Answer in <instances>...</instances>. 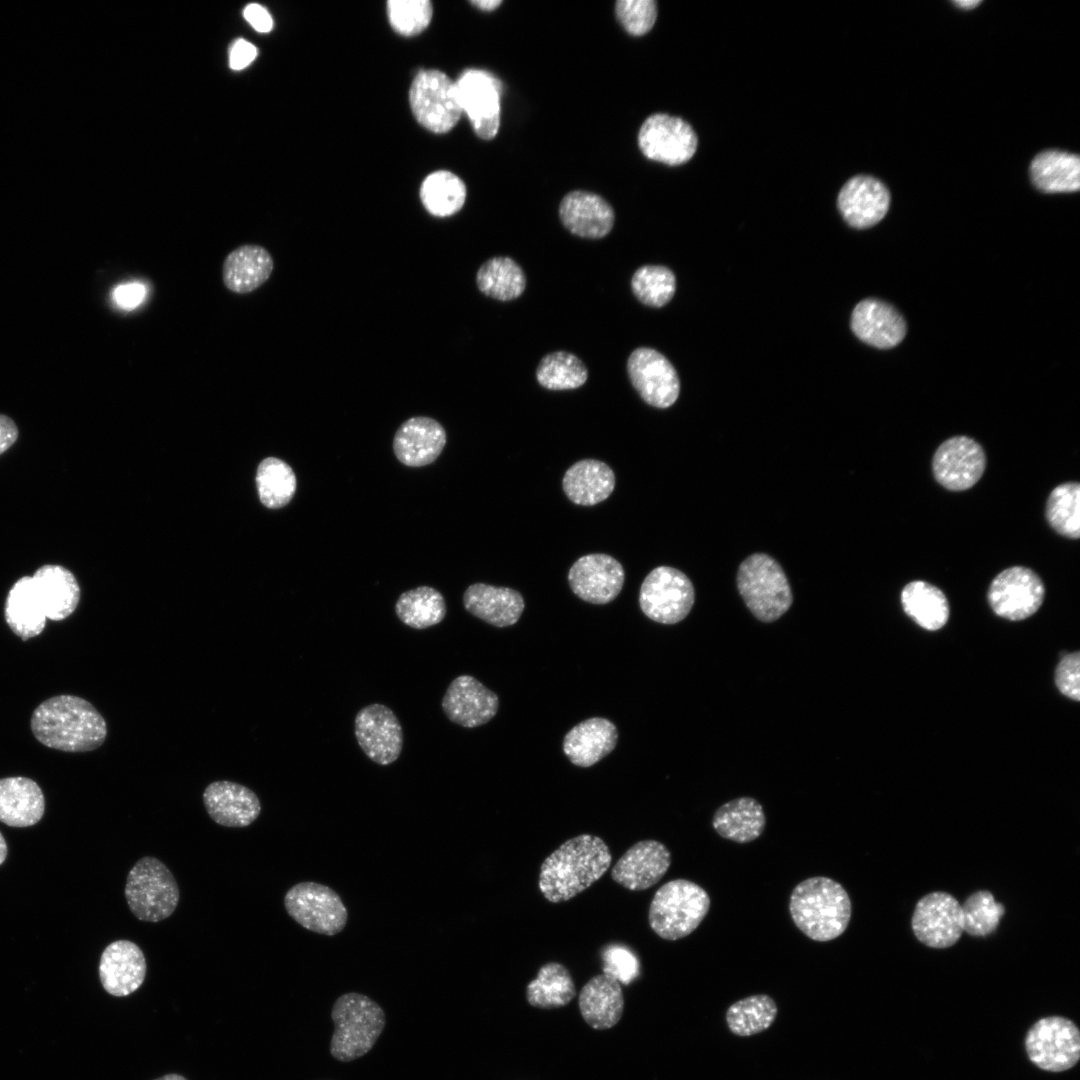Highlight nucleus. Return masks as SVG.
Masks as SVG:
<instances>
[{
    "label": "nucleus",
    "instance_id": "79ce46f5",
    "mask_svg": "<svg viewBox=\"0 0 1080 1080\" xmlns=\"http://www.w3.org/2000/svg\"><path fill=\"white\" fill-rule=\"evenodd\" d=\"M466 194L464 182L446 170L429 174L420 187V199L424 208L436 217L456 214L463 207Z\"/></svg>",
    "mask_w": 1080,
    "mask_h": 1080
},
{
    "label": "nucleus",
    "instance_id": "13d9d810",
    "mask_svg": "<svg viewBox=\"0 0 1080 1080\" xmlns=\"http://www.w3.org/2000/svg\"><path fill=\"white\" fill-rule=\"evenodd\" d=\"M18 437V428L14 421L0 414V454L10 448Z\"/></svg>",
    "mask_w": 1080,
    "mask_h": 1080
},
{
    "label": "nucleus",
    "instance_id": "f704fd0d",
    "mask_svg": "<svg viewBox=\"0 0 1080 1080\" xmlns=\"http://www.w3.org/2000/svg\"><path fill=\"white\" fill-rule=\"evenodd\" d=\"M712 826L722 838L744 844L761 836L766 826V816L756 799L739 797L724 803L715 811Z\"/></svg>",
    "mask_w": 1080,
    "mask_h": 1080
},
{
    "label": "nucleus",
    "instance_id": "bf43d9fd",
    "mask_svg": "<svg viewBox=\"0 0 1080 1080\" xmlns=\"http://www.w3.org/2000/svg\"><path fill=\"white\" fill-rule=\"evenodd\" d=\"M471 4L483 11H492L502 4L501 0H476L471 1Z\"/></svg>",
    "mask_w": 1080,
    "mask_h": 1080
},
{
    "label": "nucleus",
    "instance_id": "680f3d73",
    "mask_svg": "<svg viewBox=\"0 0 1080 1080\" xmlns=\"http://www.w3.org/2000/svg\"><path fill=\"white\" fill-rule=\"evenodd\" d=\"M7 856V844L0 832V865L4 862Z\"/></svg>",
    "mask_w": 1080,
    "mask_h": 1080
},
{
    "label": "nucleus",
    "instance_id": "473e14b6",
    "mask_svg": "<svg viewBox=\"0 0 1080 1080\" xmlns=\"http://www.w3.org/2000/svg\"><path fill=\"white\" fill-rule=\"evenodd\" d=\"M42 601L46 618L61 621L70 616L80 600V587L75 576L59 565H44L32 576Z\"/></svg>",
    "mask_w": 1080,
    "mask_h": 1080
},
{
    "label": "nucleus",
    "instance_id": "5fc2aeb1",
    "mask_svg": "<svg viewBox=\"0 0 1080 1080\" xmlns=\"http://www.w3.org/2000/svg\"><path fill=\"white\" fill-rule=\"evenodd\" d=\"M145 296V287L140 283L123 284L113 291L114 301L123 309L131 310L140 305Z\"/></svg>",
    "mask_w": 1080,
    "mask_h": 1080
},
{
    "label": "nucleus",
    "instance_id": "bb28decb",
    "mask_svg": "<svg viewBox=\"0 0 1080 1080\" xmlns=\"http://www.w3.org/2000/svg\"><path fill=\"white\" fill-rule=\"evenodd\" d=\"M446 433L442 425L425 416L412 417L397 429L393 450L397 459L410 467L432 463L442 452Z\"/></svg>",
    "mask_w": 1080,
    "mask_h": 1080
},
{
    "label": "nucleus",
    "instance_id": "c85d7f7f",
    "mask_svg": "<svg viewBox=\"0 0 1080 1080\" xmlns=\"http://www.w3.org/2000/svg\"><path fill=\"white\" fill-rule=\"evenodd\" d=\"M618 731L608 719L593 717L575 725L563 739V752L579 767H590L616 747Z\"/></svg>",
    "mask_w": 1080,
    "mask_h": 1080
},
{
    "label": "nucleus",
    "instance_id": "f03ea898",
    "mask_svg": "<svg viewBox=\"0 0 1080 1080\" xmlns=\"http://www.w3.org/2000/svg\"><path fill=\"white\" fill-rule=\"evenodd\" d=\"M612 855L598 836L568 839L541 864L539 889L552 903L568 901L589 888L608 870Z\"/></svg>",
    "mask_w": 1080,
    "mask_h": 1080
},
{
    "label": "nucleus",
    "instance_id": "6e6d98bb",
    "mask_svg": "<svg viewBox=\"0 0 1080 1080\" xmlns=\"http://www.w3.org/2000/svg\"><path fill=\"white\" fill-rule=\"evenodd\" d=\"M257 48L244 39L235 40L229 49V65L233 70H242L256 58Z\"/></svg>",
    "mask_w": 1080,
    "mask_h": 1080
},
{
    "label": "nucleus",
    "instance_id": "a878e982",
    "mask_svg": "<svg viewBox=\"0 0 1080 1080\" xmlns=\"http://www.w3.org/2000/svg\"><path fill=\"white\" fill-rule=\"evenodd\" d=\"M851 329L863 342L888 349L899 344L906 334L903 317L891 305L878 299L859 302L851 315Z\"/></svg>",
    "mask_w": 1080,
    "mask_h": 1080
},
{
    "label": "nucleus",
    "instance_id": "4468645a",
    "mask_svg": "<svg viewBox=\"0 0 1080 1080\" xmlns=\"http://www.w3.org/2000/svg\"><path fill=\"white\" fill-rule=\"evenodd\" d=\"M911 926L924 945L936 949L951 947L964 931L961 904L949 893L931 892L917 902Z\"/></svg>",
    "mask_w": 1080,
    "mask_h": 1080
},
{
    "label": "nucleus",
    "instance_id": "39448f33",
    "mask_svg": "<svg viewBox=\"0 0 1080 1080\" xmlns=\"http://www.w3.org/2000/svg\"><path fill=\"white\" fill-rule=\"evenodd\" d=\"M709 909L710 897L704 888L687 879H674L655 892L648 921L659 937L675 941L696 930Z\"/></svg>",
    "mask_w": 1080,
    "mask_h": 1080
},
{
    "label": "nucleus",
    "instance_id": "6e6552de",
    "mask_svg": "<svg viewBox=\"0 0 1080 1080\" xmlns=\"http://www.w3.org/2000/svg\"><path fill=\"white\" fill-rule=\"evenodd\" d=\"M409 101L418 123L437 134L450 131L463 113L456 83L435 69L417 73L410 86Z\"/></svg>",
    "mask_w": 1080,
    "mask_h": 1080
},
{
    "label": "nucleus",
    "instance_id": "e2e57ef3",
    "mask_svg": "<svg viewBox=\"0 0 1080 1080\" xmlns=\"http://www.w3.org/2000/svg\"><path fill=\"white\" fill-rule=\"evenodd\" d=\"M155 1080H187V1079L184 1078L183 1076L179 1075V1074L171 1073V1074L164 1075V1076H162L160 1078H157Z\"/></svg>",
    "mask_w": 1080,
    "mask_h": 1080
},
{
    "label": "nucleus",
    "instance_id": "393cba45",
    "mask_svg": "<svg viewBox=\"0 0 1080 1080\" xmlns=\"http://www.w3.org/2000/svg\"><path fill=\"white\" fill-rule=\"evenodd\" d=\"M560 220L572 234L589 239L605 237L612 230L615 214L601 196L587 191L566 194L559 205Z\"/></svg>",
    "mask_w": 1080,
    "mask_h": 1080
},
{
    "label": "nucleus",
    "instance_id": "412c9836",
    "mask_svg": "<svg viewBox=\"0 0 1080 1080\" xmlns=\"http://www.w3.org/2000/svg\"><path fill=\"white\" fill-rule=\"evenodd\" d=\"M671 865V853L661 842L641 840L632 845L616 862L612 879L631 891L651 888L665 875Z\"/></svg>",
    "mask_w": 1080,
    "mask_h": 1080
},
{
    "label": "nucleus",
    "instance_id": "c9c22d12",
    "mask_svg": "<svg viewBox=\"0 0 1080 1080\" xmlns=\"http://www.w3.org/2000/svg\"><path fill=\"white\" fill-rule=\"evenodd\" d=\"M4 616L13 633L24 641L43 631L47 618L32 576H24L13 584L6 598Z\"/></svg>",
    "mask_w": 1080,
    "mask_h": 1080
},
{
    "label": "nucleus",
    "instance_id": "423d86ee",
    "mask_svg": "<svg viewBox=\"0 0 1080 1080\" xmlns=\"http://www.w3.org/2000/svg\"><path fill=\"white\" fill-rule=\"evenodd\" d=\"M736 583L747 608L761 622L778 620L793 603L792 590L782 567L767 554L748 556L738 568Z\"/></svg>",
    "mask_w": 1080,
    "mask_h": 1080
},
{
    "label": "nucleus",
    "instance_id": "72a5a7b5",
    "mask_svg": "<svg viewBox=\"0 0 1080 1080\" xmlns=\"http://www.w3.org/2000/svg\"><path fill=\"white\" fill-rule=\"evenodd\" d=\"M563 491L577 505L592 506L606 500L615 488L613 470L596 459H583L565 472Z\"/></svg>",
    "mask_w": 1080,
    "mask_h": 1080
},
{
    "label": "nucleus",
    "instance_id": "09e8293b",
    "mask_svg": "<svg viewBox=\"0 0 1080 1080\" xmlns=\"http://www.w3.org/2000/svg\"><path fill=\"white\" fill-rule=\"evenodd\" d=\"M961 909L963 930L976 937H984L994 932L1005 913L1003 904L996 902L993 894L986 890H979L968 896Z\"/></svg>",
    "mask_w": 1080,
    "mask_h": 1080
},
{
    "label": "nucleus",
    "instance_id": "f257e3e1",
    "mask_svg": "<svg viewBox=\"0 0 1080 1080\" xmlns=\"http://www.w3.org/2000/svg\"><path fill=\"white\" fill-rule=\"evenodd\" d=\"M31 730L44 746L65 752L95 750L107 736L103 716L75 695H57L39 704L31 716Z\"/></svg>",
    "mask_w": 1080,
    "mask_h": 1080
},
{
    "label": "nucleus",
    "instance_id": "49530a36",
    "mask_svg": "<svg viewBox=\"0 0 1080 1080\" xmlns=\"http://www.w3.org/2000/svg\"><path fill=\"white\" fill-rule=\"evenodd\" d=\"M259 497L266 507L277 509L290 502L296 491V476L284 461L269 457L257 470Z\"/></svg>",
    "mask_w": 1080,
    "mask_h": 1080
},
{
    "label": "nucleus",
    "instance_id": "a18cd8bd",
    "mask_svg": "<svg viewBox=\"0 0 1080 1080\" xmlns=\"http://www.w3.org/2000/svg\"><path fill=\"white\" fill-rule=\"evenodd\" d=\"M1046 519L1061 536L1069 539L1080 537V485L1065 482L1056 486L1046 503Z\"/></svg>",
    "mask_w": 1080,
    "mask_h": 1080
},
{
    "label": "nucleus",
    "instance_id": "2f4dec72",
    "mask_svg": "<svg viewBox=\"0 0 1080 1080\" xmlns=\"http://www.w3.org/2000/svg\"><path fill=\"white\" fill-rule=\"evenodd\" d=\"M45 798L39 785L27 777L0 779V822L12 827H28L44 814Z\"/></svg>",
    "mask_w": 1080,
    "mask_h": 1080
},
{
    "label": "nucleus",
    "instance_id": "3c124183",
    "mask_svg": "<svg viewBox=\"0 0 1080 1080\" xmlns=\"http://www.w3.org/2000/svg\"><path fill=\"white\" fill-rule=\"evenodd\" d=\"M618 21L633 36L649 32L657 19L654 0H619L615 4Z\"/></svg>",
    "mask_w": 1080,
    "mask_h": 1080
},
{
    "label": "nucleus",
    "instance_id": "a211bd4d",
    "mask_svg": "<svg viewBox=\"0 0 1080 1080\" xmlns=\"http://www.w3.org/2000/svg\"><path fill=\"white\" fill-rule=\"evenodd\" d=\"M455 83L462 112L468 116L474 132L484 140L494 138L500 127L498 80L486 71L469 69Z\"/></svg>",
    "mask_w": 1080,
    "mask_h": 1080
},
{
    "label": "nucleus",
    "instance_id": "7c9ffc66",
    "mask_svg": "<svg viewBox=\"0 0 1080 1080\" xmlns=\"http://www.w3.org/2000/svg\"><path fill=\"white\" fill-rule=\"evenodd\" d=\"M274 261L269 251L256 244H245L232 250L222 264L224 286L236 294H248L262 286L271 276Z\"/></svg>",
    "mask_w": 1080,
    "mask_h": 1080
},
{
    "label": "nucleus",
    "instance_id": "4d7b16f0",
    "mask_svg": "<svg viewBox=\"0 0 1080 1080\" xmlns=\"http://www.w3.org/2000/svg\"><path fill=\"white\" fill-rule=\"evenodd\" d=\"M244 18L258 32L268 33L273 28V19L265 7L257 3L247 5L243 11Z\"/></svg>",
    "mask_w": 1080,
    "mask_h": 1080
},
{
    "label": "nucleus",
    "instance_id": "20e7f679",
    "mask_svg": "<svg viewBox=\"0 0 1080 1080\" xmlns=\"http://www.w3.org/2000/svg\"><path fill=\"white\" fill-rule=\"evenodd\" d=\"M334 1031L330 1054L340 1062H350L367 1054L382 1034L385 1012L370 997L348 992L339 996L331 1010Z\"/></svg>",
    "mask_w": 1080,
    "mask_h": 1080
},
{
    "label": "nucleus",
    "instance_id": "864d4df0",
    "mask_svg": "<svg viewBox=\"0 0 1080 1080\" xmlns=\"http://www.w3.org/2000/svg\"><path fill=\"white\" fill-rule=\"evenodd\" d=\"M1080 653L1074 652L1063 656L1056 668L1055 683L1059 691L1068 698L1080 700Z\"/></svg>",
    "mask_w": 1080,
    "mask_h": 1080
},
{
    "label": "nucleus",
    "instance_id": "a19ab883",
    "mask_svg": "<svg viewBox=\"0 0 1080 1080\" xmlns=\"http://www.w3.org/2000/svg\"><path fill=\"white\" fill-rule=\"evenodd\" d=\"M443 595L429 586H420L400 595L395 604L399 620L414 629H427L439 624L446 616Z\"/></svg>",
    "mask_w": 1080,
    "mask_h": 1080
},
{
    "label": "nucleus",
    "instance_id": "b1692460",
    "mask_svg": "<svg viewBox=\"0 0 1080 1080\" xmlns=\"http://www.w3.org/2000/svg\"><path fill=\"white\" fill-rule=\"evenodd\" d=\"M202 798L209 817L221 826L246 827L261 813V803L255 792L236 782H212L204 789Z\"/></svg>",
    "mask_w": 1080,
    "mask_h": 1080
},
{
    "label": "nucleus",
    "instance_id": "052dcab7",
    "mask_svg": "<svg viewBox=\"0 0 1080 1080\" xmlns=\"http://www.w3.org/2000/svg\"><path fill=\"white\" fill-rule=\"evenodd\" d=\"M954 3L957 6H960L961 8L971 9V8H974L975 6H977L978 4H980L981 1L980 0H958V1H954Z\"/></svg>",
    "mask_w": 1080,
    "mask_h": 1080
},
{
    "label": "nucleus",
    "instance_id": "9d476101",
    "mask_svg": "<svg viewBox=\"0 0 1080 1080\" xmlns=\"http://www.w3.org/2000/svg\"><path fill=\"white\" fill-rule=\"evenodd\" d=\"M695 601L692 582L680 570L659 566L643 580L639 592L642 612L661 624H676L691 611Z\"/></svg>",
    "mask_w": 1080,
    "mask_h": 1080
},
{
    "label": "nucleus",
    "instance_id": "ddd939ff",
    "mask_svg": "<svg viewBox=\"0 0 1080 1080\" xmlns=\"http://www.w3.org/2000/svg\"><path fill=\"white\" fill-rule=\"evenodd\" d=\"M638 145L648 159L677 166L693 157L697 148V136L690 124L683 119L656 113L641 125Z\"/></svg>",
    "mask_w": 1080,
    "mask_h": 1080
},
{
    "label": "nucleus",
    "instance_id": "c756f323",
    "mask_svg": "<svg viewBox=\"0 0 1080 1080\" xmlns=\"http://www.w3.org/2000/svg\"><path fill=\"white\" fill-rule=\"evenodd\" d=\"M624 1004L620 982L604 973L592 977L578 996L582 1018L596 1030L615 1026L622 1017Z\"/></svg>",
    "mask_w": 1080,
    "mask_h": 1080
},
{
    "label": "nucleus",
    "instance_id": "5701e85b",
    "mask_svg": "<svg viewBox=\"0 0 1080 1080\" xmlns=\"http://www.w3.org/2000/svg\"><path fill=\"white\" fill-rule=\"evenodd\" d=\"M837 204L842 217L850 226L864 229L877 224L886 215L890 194L878 179L858 175L844 184Z\"/></svg>",
    "mask_w": 1080,
    "mask_h": 1080
},
{
    "label": "nucleus",
    "instance_id": "0eeeda50",
    "mask_svg": "<svg viewBox=\"0 0 1080 1080\" xmlns=\"http://www.w3.org/2000/svg\"><path fill=\"white\" fill-rule=\"evenodd\" d=\"M125 897L137 919L156 923L173 914L180 891L174 875L162 861L144 856L128 872Z\"/></svg>",
    "mask_w": 1080,
    "mask_h": 1080
},
{
    "label": "nucleus",
    "instance_id": "4c0bfd02",
    "mask_svg": "<svg viewBox=\"0 0 1080 1080\" xmlns=\"http://www.w3.org/2000/svg\"><path fill=\"white\" fill-rule=\"evenodd\" d=\"M901 603L904 612L926 630H939L948 621L950 611L945 594L928 582L908 583L901 592Z\"/></svg>",
    "mask_w": 1080,
    "mask_h": 1080
},
{
    "label": "nucleus",
    "instance_id": "1a4fd4ad",
    "mask_svg": "<svg viewBox=\"0 0 1080 1080\" xmlns=\"http://www.w3.org/2000/svg\"><path fill=\"white\" fill-rule=\"evenodd\" d=\"M288 915L304 929L326 936L344 930L348 911L341 897L329 886L313 881L293 885L284 896Z\"/></svg>",
    "mask_w": 1080,
    "mask_h": 1080
},
{
    "label": "nucleus",
    "instance_id": "c03bdc74",
    "mask_svg": "<svg viewBox=\"0 0 1080 1080\" xmlns=\"http://www.w3.org/2000/svg\"><path fill=\"white\" fill-rule=\"evenodd\" d=\"M588 378L585 364L576 355L556 351L545 355L536 369L538 383L548 390H571L582 386Z\"/></svg>",
    "mask_w": 1080,
    "mask_h": 1080
},
{
    "label": "nucleus",
    "instance_id": "603ef678",
    "mask_svg": "<svg viewBox=\"0 0 1080 1080\" xmlns=\"http://www.w3.org/2000/svg\"><path fill=\"white\" fill-rule=\"evenodd\" d=\"M603 973L620 983L628 985L640 974V963L636 955L627 947L613 944L602 953Z\"/></svg>",
    "mask_w": 1080,
    "mask_h": 1080
},
{
    "label": "nucleus",
    "instance_id": "de8ad7c7",
    "mask_svg": "<svg viewBox=\"0 0 1080 1080\" xmlns=\"http://www.w3.org/2000/svg\"><path fill=\"white\" fill-rule=\"evenodd\" d=\"M631 288L642 304L659 308L666 305L674 296L676 278L674 273L665 266L644 265L634 272Z\"/></svg>",
    "mask_w": 1080,
    "mask_h": 1080
},
{
    "label": "nucleus",
    "instance_id": "37998d69",
    "mask_svg": "<svg viewBox=\"0 0 1080 1080\" xmlns=\"http://www.w3.org/2000/svg\"><path fill=\"white\" fill-rule=\"evenodd\" d=\"M777 1013V1004L772 997L756 994L730 1005L725 1019L731 1033L748 1037L767 1030L775 1021Z\"/></svg>",
    "mask_w": 1080,
    "mask_h": 1080
},
{
    "label": "nucleus",
    "instance_id": "f3484780",
    "mask_svg": "<svg viewBox=\"0 0 1080 1080\" xmlns=\"http://www.w3.org/2000/svg\"><path fill=\"white\" fill-rule=\"evenodd\" d=\"M357 742L374 763L389 765L400 756L403 731L395 713L384 704L373 703L360 709L354 720Z\"/></svg>",
    "mask_w": 1080,
    "mask_h": 1080
},
{
    "label": "nucleus",
    "instance_id": "9b49d317",
    "mask_svg": "<svg viewBox=\"0 0 1080 1080\" xmlns=\"http://www.w3.org/2000/svg\"><path fill=\"white\" fill-rule=\"evenodd\" d=\"M1025 1049L1030 1061L1042 1070H1069L1080 1058L1079 1029L1065 1017L1041 1018L1028 1030Z\"/></svg>",
    "mask_w": 1080,
    "mask_h": 1080
},
{
    "label": "nucleus",
    "instance_id": "e433bc0d",
    "mask_svg": "<svg viewBox=\"0 0 1080 1080\" xmlns=\"http://www.w3.org/2000/svg\"><path fill=\"white\" fill-rule=\"evenodd\" d=\"M1033 184L1046 193L1074 192L1080 188V158L1060 150L1037 154L1030 165Z\"/></svg>",
    "mask_w": 1080,
    "mask_h": 1080
},
{
    "label": "nucleus",
    "instance_id": "7ed1b4c3",
    "mask_svg": "<svg viewBox=\"0 0 1080 1080\" xmlns=\"http://www.w3.org/2000/svg\"><path fill=\"white\" fill-rule=\"evenodd\" d=\"M789 912L796 927L808 938L827 942L842 935L851 919L852 905L845 888L835 880L816 876L792 890Z\"/></svg>",
    "mask_w": 1080,
    "mask_h": 1080
},
{
    "label": "nucleus",
    "instance_id": "aec40b11",
    "mask_svg": "<svg viewBox=\"0 0 1080 1080\" xmlns=\"http://www.w3.org/2000/svg\"><path fill=\"white\" fill-rule=\"evenodd\" d=\"M441 707L451 722L465 728L488 723L499 708L498 696L470 675H460L448 685Z\"/></svg>",
    "mask_w": 1080,
    "mask_h": 1080
},
{
    "label": "nucleus",
    "instance_id": "6ab92c4d",
    "mask_svg": "<svg viewBox=\"0 0 1080 1080\" xmlns=\"http://www.w3.org/2000/svg\"><path fill=\"white\" fill-rule=\"evenodd\" d=\"M625 581L622 564L604 553H593L577 559L568 572L572 592L592 604H607L621 592Z\"/></svg>",
    "mask_w": 1080,
    "mask_h": 1080
},
{
    "label": "nucleus",
    "instance_id": "dca6fc26",
    "mask_svg": "<svg viewBox=\"0 0 1080 1080\" xmlns=\"http://www.w3.org/2000/svg\"><path fill=\"white\" fill-rule=\"evenodd\" d=\"M986 468L982 446L968 436H954L940 444L932 459L935 480L951 491L974 486Z\"/></svg>",
    "mask_w": 1080,
    "mask_h": 1080
},
{
    "label": "nucleus",
    "instance_id": "2eb2a0df",
    "mask_svg": "<svg viewBox=\"0 0 1080 1080\" xmlns=\"http://www.w3.org/2000/svg\"><path fill=\"white\" fill-rule=\"evenodd\" d=\"M627 373L635 390L650 406L668 408L679 396L680 381L675 368L652 348L633 350L627 360Z\"/></svg>",
    "mask_w": 1080,
    "mask_h": 1080
},
{
    "label": "nucleus",
    "instance_id": "4be33fe9",
    "mask_svg": "<svg viewBox=\"0 0 1080 1080\" xmlns=\"http://www.w3.org/2000/svg\"><path fill=\"white\" fill-rule=\"evenodd\" d=\"M147 970L141 948L129 940L110 943L102 952L99 978L104 990L115 997L135 992L144 982Z\"/></svg>",
    "mask_w": 1080,
    "mask_h": 1080
},
{
    "label": "nucleus",
    "instance_id": "ea45409f",
    "mask_svg": "<svg viewBox=\"0 0 1080 1080\" xmlns=\"http://www.w3.org/2000/svg\"><path fill=\"white\" fill-rule=\"evenodd\" d=\"M478 289L486 296L510 301L519 297L526 287V277L512 258L493 257L485 261L477 271Z\"/></svg>",
    "mask_w": 1080,
    "mask_h": 1080
},
{
    "label": "nucleus",
    "instance_id": "f8f14e48",
    "mask_svg": "<svg viewBox=\"0 0 1080 1080\" xmlns=\"http://www.w3.org/2000/svg\"><path fill=\"white\" fill-rule=\"evenodd\" d=\"M1044 595L1045 587L1038 574L1027 567L1013 566L992 580L987 599L996 615L1020 621L1040 608Z\"/></svg>",
    "mask_w": 1080,
    "mask_h": 1080
},
{
    "label": "nucleus",
    "instance_id": "cd10ccee",
    "mask_svg": "<svg viewBox=\"0 0 1080 1080\" xmlns=\"http://www.w3.org/2000/svg\"><path fill=\"white\" fill-rule=\"evenodd\" d=\"M463 605L473 616L499 628L514 625L525 608L518 591L485 583L470 585L463 594Z\"/></svg>",
    "mask_w": 1080,
    "mask_h": 1080
},
{
    "label": "nucleus",
    "instance_id": "8fccbe9b",
    "mask_svg": "<svg viewBox=\"0 0 1080 1080\" xmlns=\"http://www.w3.org/2000/svg\"><path fill=\"white\" fill-rule=\"evenodd\" d=\"M387 15L397 33L410 37L427 28L433 7L429 0H390L387 2Z\"/></svg>",
    "mask_w": 1080,
    "mask_h": 1080
},
{
    "label": "nucleus",
    "instance_id": "58836bf2",
    "mask_svg": "<svg viewBox=\"0 0 1080 1080\" xmlns=\"http://www.w3.org/2000/svg\"><path fill=\"white\" fill-rule=\"evenodd\" d=\"M576 996V988L569 970L559 962L542 965L537 977L526 987L528 1003L540 1009L566 1006Z\"/></svg>",
    "mask_w": 1080,
    "mask_h": 1080
}]
</instances>
